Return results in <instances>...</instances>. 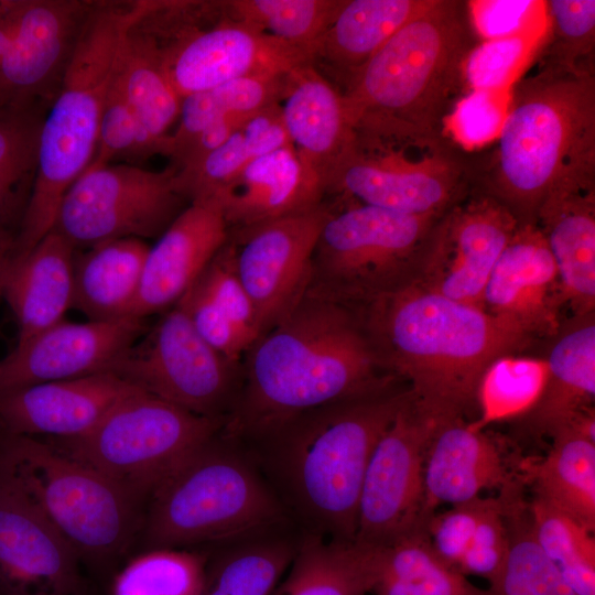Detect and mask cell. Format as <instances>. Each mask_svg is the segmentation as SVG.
Wrapping results in <instances>:
<instances>
[{"label":"cell","instance_id":"6da1fadb","mask_svg":"<svg viewBox=\"0 0 595 595\" xmlns=\"http://www.w3.org/2000/svg\"><path fill=\"white\" fill-rule=\"evenodd\" d=\"M244 388L225 431L272 436L298 418L385 385L350 305L305 289L247 350Z\"/></svg>","mask_w":595,"mask_h":595},{"label":"cell","instance_id":"7a4b0ae2","mask_svg":"<svg viewBox=\"0 0 595 595\" xmlns=\"http://www.w3.org/2000/svg\"><path fill=\"white\" fill-rule=\"evenodd\" d=\"M366 302L361 323L382 366L409 382L415 407L437 426L463 419L486 368L531 338L511 321L413 278Z\"/></svg>","mask_w":595,"mask_h":595},{"label":"cell","instance_id":"3957f363","mask_svg":"<svg viewBox=\"0 0 595 595\" xmlns=\"http://www.w3.org/2000/svg\"><path fill=\"white\" fill-rule=\"evenodd\" d=\"M513 84L485 192L534 223L554 190L595 181V73L534 62Z\"/></svg>","mask_w":595,"mask_h":595},{"label":"cell","instance_id":"277c9868","mask_svg":"<svg viewBox=\"0 0 595 595\" xmlns=\"http://www.w3.org/2000/svg\"><path fill=\"white\" fill-rule=\"evenodd\" d=\"M475 39L465 2L431 0L347 82L342 93L355 132L443 136Z\"/></svg>","mask_w":595,"mask_h":595},{"label":"cell","instance_id":"5b68a950","mask_svg":"<svg viewBox=\"0 0 595 595\" xmlns=\"http://www.w3.org/2000/svg\"><path fill=\"white\" fill-rule=\"evenodd\" d=\"M148 0H93L39 139L37 173L15 259L53 230L61 202L90 164L123 37Z\"/></svg>","mask_w":595,"mask_h":595},{"label":"cell","instance_id":"8992f818","mask_svg":"<svg viewBox=\"0 0 595 595\" xmlns=\"http://www.w3.org/2000/svg\"><path fill=\"white\" fill-rule=\"evenodd\" d=\"M411 392L391 383L309 412L277 432L275 461L310 532L354 540L364 476Z\"/></svg>","mask_w":595,"mask_h":595},{"label":"cell","instance_id":"52a82bcc","mask_svg":"<svg viewBox=\"0 0 595 595\" xmlns=\"http://www.w3.org/2000/svg\"><path fill=\"white\" fill-rule=\"evenodd\" d=\"M0 479L25 497L98 575L113 572L141 530L142 500L33 436L0 435Z\"/></svg>","mask_w":595,"mask_h":595},{"label":"cell","instance_id":"ba28073f","mask_svg":"<svg viewBox=\"0 0 595 595\" xmlns=\"http://www.w3.org/2000/svg\"><path fill=\"white\" fill-rule=\"evenodd\" d=\"M215 437L152 490L141 534L144 550L257 537L284 518L277 497L238 454Z\"/></svg>","mask_w":595,"mask_h":595},{"label":"cell","instance_id":"9c48e42d","mask_svg":"<svg viewBox=\"0 0 595 595\" xmlns=\"http://www.w3.org/2000/svg\"><path fill=\"white\" fill-rule=\"evenodd\" d=\"M210 1L150 0L136 21L155 45L181 98L232 80L278 76L312 56L262 30L224 17L206 25Z\"/></svg>","mask_w":595,"mask_h":595},{"label":"cell","instance_id":"30bf717a","mask_svg":"<svg viewBox=\"0 0 595 595\" xmlns=\"http://www.w3.org/2000/svg\"><path fill=\"white\" fill-rule=\"evenodd\" d=\"M223 423L221 418L192 413L142 390L120 402L87 434L51 443L143 500L214 439Z\"/></svg>","mask_w":595,"mask_h":595},{"label":"cell","instance_id":"8fae6325","mask_svg":"<svg viewBox=\"0 0 595 595\" xmlns=\"http://www.w3.org/2000/svg\"><path fill=\"white\" fill-rule=\"evenodd\" d=\"M439 216L409 215L355 202L332 210L306 289L350 305L405 279Z\"/></svg>","mask_w":595,"mask_h":595},{"label":"cell","instance_id":"7c38bea8","mask_svg":"<svg viewBox=\"0 0 595 595\" xmlns=\"http://www.w3.org/2000/svg\"><path fill=\"white\" fill-rule=\"evenodd\" d=\"M444 136L375 137L355 132L327 191L409 215L442 216L470 174Z\"/></svg>","mask_w":595,"mask_h":595},{"label":"cell","instance_id":"4fadbf2b","mask_svg":"<svg viewBox=\"0 0 595 595\" xmlns=\"http://www.w3.org/2000/svg\"><path fill=\"white\" fill-rule=\"evenodd\" d=\"M176 172L172 164L161 171L127 163L88 166L64 195L53 230L76 249L159 238L188 202Z\"/></svg>","mask_w":595,"mask_h":595},{"label":"cell","instance_id":"5bb4252c","mask_svg":"<svg viewBox=\"0 0 595 595\" xmlns=\"http://www.w3.org/2000/svg\"><path fill=\"white\" fill-rule=\"evenodd\" d=\"M234 368L175 304L108 372L186 411L220 418L219 411L231 394Z\"/></svg>","mask_w":595,"mask_h":595},{"label":"cell","instance_id":"9a60e30c","mask_svg":"<svg viewBox=\"0 0 595 595\" xmlns=\"http://www.w3.org/2000/svg\"><path fill=\"white\" fill-rule=\"evenodd\" d=\"M437 425L415 407L412 394L380 436L359 496L355 540L389 547L426 530L422 521L426 450Z\"/></svg>","mask_w":595,"mask_h":595},{"label":"cell","instance_id":"2e32d148","mask_svg":"<svg viewBox=\"0 0 595 595\" xmlns=\"http://www.w3.org/2000/svg\"><path fill=\"white\" fill-rule=\"evenodd\" d=\"M332 210L322 203L229 231L234 264L255 306L261 334L305 291L313 253Z\"/></svg>","mask_w":595,"mask_h":595},{"label":"cell","instance_id":"e0dca14e","mask_svg":"<svg viewBox=\"0 0 595 595\" xmlns=\"http://www.w3.org/2000/svg\"><path fill=\"white\" fill-rule=\"evenodd\" d=\"M518 225L513 213L486 192L453 205L432 229L413 279L445 298L482 306L490 273Z\"/></svg>","mask_w":595,"mask_h":595},{"label":"cell","instance_id":"ac0fdd59","mask_svg":"<svg viewBox=\"0 0 595 595\" xmlns=\"http://www.w3.org/2000/svg\"><path fill=\"white\" fill-rule=\"evenodd\" d=\"M80 565L50 521L0 479V595H83Z\"/></svg>","mask_w":595,"mask_h":595},{"label":"cell","instance_id":"d6986e66","mask_svg":"<svg viewBox=\"0 0 595 595\" xmlns=\"http://www.w3.org/2000/svg\"><path fill=\"white\" fill-rule=\"evenodd\" d=\"M144 318L62 322L15 348L0 363V391L108 372L144 331Z\"/></svg>","mask_w":595,"mask_h":595},{"label":"cell","instance_id":"ffe728a7","mask_svg":"<svg viewBox=\"0 0 595 595\" xmlns=\"http://www.w3.org/2000/svg\"><path fill=\"white\" fill-rule=\"evenodd\" d=\"M139 391L110 372L1 390L0 428L12 435L77 439Z\"/></svg>","mask_w":595,"mask_h":595},{"label":"cell","instance_id":"44dd1931","mask_svg":"<svg viewBox=\"0 0 595 595\" xmlns=\"http://www.w3.org/2000/svg\"><path fill=\"white\" fill-rule=\"evenodd\" d=\"M482 306L530 337L553 336L563 306L554 259L536 223H519L486 284Z\"/></svg>","mask_w":595,"mask_h":595},{"label":"cell","instance_id":"7402d4cb","mask_svg":"<svg viewBox=\"0 0 595 595\" xmlns=\"http://www.w3.org/2000/svg\"><path fill=\"white\" fill-rule=\"evenodd\" d=\"M229 238L214 199L191 202L149 248L132 317L174 306L195 284Z\"/></svg>","mask_w":595,"mask_h":595},{"label":"cell","instance_id":"603a6c76","mask_svg":"<svg viewBox=\"0 0 595 595\" xmlns=\"http://www.w3.org/2000/svg\"><path fill=\"white\" fill-rule=\"evenodd\" d=\"M519 458L494 436L470 429L463 419L439 425L424 461V526L443 504L470 501L484 489L500 490L518 480Z\"/></svg>","mask_w":595,"mask_h":595},{"label":"cell","instance_id":"cb8c5ba5","mask_svg":"<svg viewBox=\"0 0 595 595\" xmlns=\"http://www.w3.org/2000/svg\"><path fill=\"white\" fill-rule=\"evenodd\" d=\"M280 109L291 145L326 192L355 138L343 93L307 63L288 73Z\"/></svg>","mask_w":595,"mask_h":595},{"label":"cell","instance_id":"d4e9b609","mask_svg":"<svg viewBox=\"0 0 595 595\" xmlns=\"http://www.w3.org/2000/svg\"><path fill=\"white\" fill-rule=\"evenodd\" d=\"M534 223L554 259L563 304L575 317L595 306V182L574 183L551 192Z\"/></svg>","mask_w":595,"mask_h":595},{"label":"cell","instance_id":"484cf974","mask_svg":"<svg viewBox=\"0 0 595 595\" xmlns=\"http://www.w3.org/2000/svg\"><path fill=\"white\" fill-rule=\"evenodd\" d=\"M324 193L290 144L252 161L208 199L218 203L232 231L315 207Z\"/></svg>","mask_w":595,"mask_h":595},{"label":"cell","instance_id":"4316f807","mask_svg":"<svg viewBox=\"0 0 595 595\" xmlns=\"http://www.w3.org/2000/svg\"><path fill=\"white\" fill-rule=\"evenodd\" d=\"M76 250L66 238L52 230L12 263L1 296L15 316L18 343L62 322L73 307Z\"/></svg>","mask_w":595,"mask_h":595},{"label":"cell","instance_id":"83f0119b","mask_svg":"<svg viewBox=\"0 0 595 595\" xmlns=\"http://www.w3.org/2000/svg\"><path fill=\"white\" fill-rule=\"evenodd\" d=\"M549 378L536 407L524 415L528 432L552 437L583 410L593 407L595 397L594 313L575 317L562 333L547 358Z\"/></svg>","mask_w":595,"mask_h":595},{"label":"cell","instance_id":"f1b7e54d","mask_svg":"<svg viewBox=\"0 0 595 595\" xmlns=\"http://www.w3.org/2000/svg\"><path fill=\"white\" fill-rule=\"evenodd\" d=\"M386 549L309 532L272 595H366L380 576Z\"/></svg>","mask_w":595,"mask_h":595},{"label":"cell","instance_id":"f546056e","mask_svg":"<svg viewBox=\"0 0 595 595\" xmlns=\"http://www.w3.org/2000/svg\"><path fill=\"white\" fill-rule=\"evenodd\" d=\"M149 248L142 239L123 238L76 256L73 307L88 321L132 316Z\"/></svg>","mask_w":595,"mask_h":595},{"label":"cell","instance_id":"4dcf8cb0","mask_svg":"<svg viewBox=\"0 0 595 595\" xmlns=\"http://www.w3.org/2000/svg\"><path fill=\"white\" fill-rule=\"evenodd\" d=\"M542 457H522L517 464L521 483L534 498L560 509L585 528L595 530V441L570 428L558 431Z\"/></svg>","mask_w":595,"mask_h":595},{"label":"cell","instance_id":"1f68e13d","mask_svg":"<svg viewBox=\"0 0 595 595\" xmlns=\"http://www.w3.org/2000/svg\"><path fill=\"white\" fill-rule=\"evenodd\" d=\"M431 0H343L313 51V64L326 62L347 82Z\"/></svg>","mask_w":595,"mask_h":595},{"label":"cell","instance_id":"d6a6232c","mask_svg":"<svg viewBox=\"0 0 595 595\" xmlns=\"http://www.w3.org/2000/svg\"><path fill=\"white\" fill-rule=\"evenodd\" d=\"M136 21L123 37L116 79L143 126L154 138L167 141L171 127L177 122L182 98L172 86L155 45Z\"/></svg>","mask_w":595,"mask_h":595},{"label":"cell","instance_id":"836d02e7","mask_svg":"<svg viewBox=\"0 0 595 595\" xmlns=\"http://www.w3.org/2000/svg\"><path fill=\"white\" fill-rule=\"evenodd\" d=\"M290 144L280 104H274L249 117L196 166L176 170L177 185L190 203L212 198L252 161Z\"/></svg>","mask_w":595,"mask_h":595},{"label":"cell","instance_id":"e575fe53","mask_svg":"<svg viewBox=\"0 0 595 595\" xmlns=\"http://www.w3.org/2000/svg\"><path fill=\"white\" fill-rule=\"evenodd\" d=\"M523 488L515 483L500 490L509 550L499 581L490 589L496 595H577L537 543Z\"/></svg>","mask_w":595,"mask_h":595},{"label":"cell","instance_id":"d590c367","mask_svg":"<svg viewBox=\"0 0 595 595\" xmlns=\"http://www.w3.org/2000/svg\"><path fill=\"white\" fill-rule=\"evenodd\" d=\"M375 595H496L446 564L434 551L426 530L412 532L387 547Z\"/></svg>","mask_w":595,"mask_h":595},{"label":"cell","instance_id":"8d00e7d4","mask_svg":"<svg viewBox=\"0 0 595 595\" xmlns=\"http://www.w3.org/2000/svg\"><path fill=\"white\" fill-rule=\"evenodd\" d=\"M286 75L241 78L183 97L177 125L169 136L167 156L172 160L202 130L221 118L253 115L280 104Z\"/></svg>","mask_w":595,"mask_h":595},{"label":"cell","instance_id":"74e56055","mask_svg":"<svg viewBox=\"0 0 595 595\" xmlns=\"http://www.w3.org/2000/svg\"><path fill=\"white\" fill-rule=\"evenodd\" d=\"M296 547L286 539H255L207 560L201 595H272Z\"/></svg>","mask_w":595,"mask_h":595},{"label":"cell","instance_id":"f35d334b","mask_svg":"<svg viewBox=\"0 0 595 595\" xmlns=\"http://www.w3.org/2000/svg\"><path fill=\"white\" fill-rule=\"evenodd\" d=\"M549 378L547 359L505 355L484 371L475 401L479 418L468 423L475 431L487 425L527 415L540 400Z\"/></svg>","mask_w":595,"mask_h":595},{"label":"cell","instance_id":"ab89813d","mask_svg":"<svg viewBox=\"0 0 595 595\" xmlns=\"http://www.w3.org/2000/svg\"><path fill=\"white\" fill-rule=\"evenodd\" d=\"M44 115L0 116V229L18 232L30 202Z\"/></svg>","mask_w":595,"mask_h":595},{"label":"cell","instance_id":"60d3db41","mask_svg":"<svg viewBox=\"0 0 595 595\" xmlns=\"http://www.w3.org/2000/svg\"><path fill=\"white\" fill-rule=\"evenodd\" d=\"M343 0L219 1L224 17L253 25L307 52L313 51L335 18Z\"/></svg>","mask_w":595,"mask_h":595},{"label":"cell","instance_id":"b9f144b4","mask_svg":"<svg viewBox=\"0 0 595 595\" xmlns=\"http://www.w3.org/2000/svg\"><path fill=\"white\" fill-rule=\"evenodd\" d=\"M533 537L577 595H595L594 532L548 502L528 501Z\"/></svg>","mask_w":595,"mask_h":595},{"label":"cell","instance_id":"7bdbcfd3","mask_svg":"<svg viewBox=\"0 0 595 595\" xmlns=\"http://www.w3.org/2000/svg\"><path fill=\"white\" fill-rule=\"evenodd\" d=\"M206 555L186 549L144 550L111 576L109 595H201Z\"/></svg>","mask_w":595,"mask_h":595},{"label":"cell","instance_id":"ee69618b","mask_svg":"<svg viewBox=\"0 0 595 595\" xmlns=\"http://www.w3.org/2000/svg\"><path fill=\"white\" fill-rule=\"evenodd\" d=\"M548 32L533 62L594 73L595 1H547Z\"/></svg>","mask_w":595,"mask_h":595},{"label":"cell","instance_id":"f6af8a7d","mask_svg":"<svg viewBox=\"0 0 595 595\" xmlns=\"http://www.w3.org/2000/svg\"><path fill=\"white\" fill-rule=\"evenodd\" d=\"M548 30L479 41L463 68L465 90L509 93L531 66Z\"/></svg>","mask_w":595,"mask_h":595},{"label":"cell","instance_id":"bcb514c9","mask_svg":"<svg viewBox=\"0 0 595 595\" xmlns=\"http://www.w3.org/2000/svg\"><path fill=\"white\" fill-rule=\"evenodd\" d=\"M167 151L169 140L154 138L138 119L115 74L99 123L96 150L88 166H104L118 161L138 165L155 154L167 156Z\"/></svg>","mask_w":595,"mask_h":595},{"label":"cell","instance_id":"7dc6e473","mask_svg":"<svg viewBox=\"0 0 595 595\" xmlns=\"http://www.w3.org/2000/svg\"><path fill=\"white\" fill-rule=\"evenodd\" d=\"M509 93L467 90L462 94L443 121V136L465 151L497 140L507 116Z\"/></svg>","mask_w":595,"mask_h":595},{"label":"cell","instance_id":"c3c4849f","mask_svg":"<svg viewBox=\"0 0 595 595\" xmlns=\"http://www.w3.org/2000/svg\"><path fill=\"white\" fill-rule=\"evenodd\" d=\"M195 283L253 344L261 334L260 325L255 306L236 271L229 239Z\"/></svg>","mask_w":595,"mask_h":595},{"label":"cell","instance_id":"681fc988","mask_svg":"<svg viewBox=\"0 0 595 595\" xmlns=\"http://www.w3.org/2000/svg\"><path fill=\"white\" fill-rule=\"evenodd\" d=\"M465 6L478 41L548 30L547 1L472 0Z\"/></svg>","mask_w":595,"mask_h":595},{"label":"cell","instance_id":"f907efd6","mask_svg":"<svg viewBox=\"0 0 595 595\" xmlns=\"http://www.w3.org/2000/svg\"><path fill=\"white\" fill-rule=\"evenodd\" d=\"M509 550V536L505 520L502 497H491L482 516L474 537L463 555L457 571L465 576L486 578L494 588L501 575Z\"/></svg>","mask_w":595,"mask_h":595},{"label":"cell","instance_id":"816d5d0a","mask_svg":"<svg viewBox=\"0 0 595 595\" xmlns=\"http://www.w3.org/2000/svg\"><path fill=\"white\" fill-rule=\"evenodd\" d=\"M176 304L185 310L199 336L232 366L252 345L196 283Z\"/></svg>","mask_w":595,"mask_h":595},{"label":"cell","instance_id":"f5cc1de1","mask_svg":"<svg viewBox=\"0 0 595 595\" xmlns=\"http://www.w3.org/2000/svg\"><path fill=\"white\" fill-rule=\"evenodd\" d=\"M490 498L477 497L470 501L454 505L444 512H434L425 529L436 554L450 566L457 570L474 537L476 527L487 509Z\"/></svg>","mask_w":595,"mask_h":595},{"label":"cell","instance_id":"db71d44e","mask_svg":"<svg viewBox=\"0 0 595 595\" xmlns=\"http://www.w3.org/2000/svg\"><path fill=\"white\" fill-rule=\"evenodd\" d=\"M17 235L14 230L0 229V296L6 278L15 259Z\"/></svg>","mask_w":595,"mask_h":595},{"label":"cell","instance_id":"11a10c76","mask_svg":"<svg viewBox=\"0 0 595 595\" xmlns=\"http://www.w3.org/2000/svg\"><path fill=\"white\" fill-rule=\"evenodd\" d=\"M83 595H95L89 588Z\"/></svg>","mask_w":595,"mask_h":595}]
</instances>
